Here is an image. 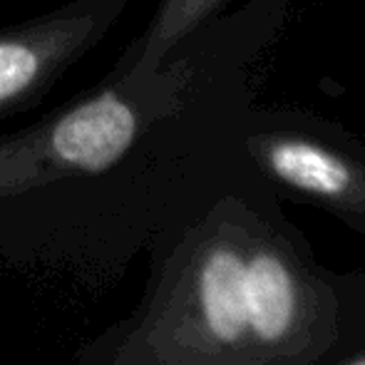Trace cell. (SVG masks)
I'll use <instances>...</instances> for the list:
<instances>
[{"label":"cell","instance_id":"1","mask_svg":"<svg viewBox=\"0 0 365 365\" xmlns=\"http://www.w3.org/2000/svg\"><path fill=\"white\" fill-rule=\"evenodd\" d=\"M159 73L117 70L120 82L110 75L107 85L58 107L40 125L0 140V184L45 169L100 174L115 167L145 130V95Z\"/></svg>","mask_w":365,"mask_h":365},{"label":"cell","instance_id":"2","mask_svg":"<svg viewBox=\"0 0 365 365\" xmlns=\"http://www.w3.org/2000/svg\"><path fill=\"white\" fill-rule=\"evenodd\" d=\"M130 0H73L0 28V117L33 110L105 40Z\"/></svg>","mask_w":365,"mask_h":365},{"label":"cell","instance_id":"3","mask_svg":"<svg viewBox=\"0 0 365 365\" xmlns=\"http://www.w3.org/2000/svg\"><path fill=\"white\" fill-rule=\"evenodd\" d=\"M249 154L269 189L316 204L365 236V159L296 132L249 137Z\"/></svg>","mask_w":365,"mask_h":365},{"label":"cell","instance_id":"4","mask_svg":"<svg viewBox=\"0 0 365 365\" xmlns=\"http://www.w3.org/2000/svg\"><path fill=\"white\" fill-rule=\"evenodd\" d=\"M224 0H159L152 23L135 48L127 53L117 70H135L140 75H154L162 63L189 33L199 28Z\"/></svg>","mask_w":365,"mask_h":365},{"label":"cell","instance_id":"5","mask_svg":"<svg viewBox=\"0 0 365 365\" xmlns=\"http://www.w3.org/2000/svg\"><path fill=\"white\" fill-rule=\"evenodd\" d=\"M326 365H365V323L358 331V336Z\"/></svg>","mask_w":365,"mask_h":365}]
</instances>
